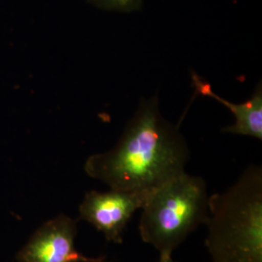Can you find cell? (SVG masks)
<instances>
[{
  "instance_id": "cell-1",
  "label": "cell",
  "mask_w": 262,
  "mask_h": 262,
  "mask_svg": "<svg viewBox=\"0 0 262 262\" xmlns=\"http://www.w3.org/2000/svg\"><path fill=\"white\" fill-rule=\"evenodd\" d=\"M189 158L187 141L162 116L155 95L141 99L117 144L89 157L84 169L113 189L151 190L184 172Z\"/></svg>"
},
{
  "instance_id": "cell-2",
  "label": "cell",
  "mask_w": 262,
  "mask_h": 262,
  "mask_svg": "<svg viewBox=\"0 0 262 262\" xmlns=\"http://www.w3.org/2000/svg\"><path fill=\"white\" fill-rule=\"evenodd\" d=\"M205 240L212 262H262V168L250 165L209 196Z\"/></svg>"
},
{
  "instance_id": "cell-3",
  "label": "cell",
  "mask_w": 262,
  "mask_h": 262,
  "mask_svg": "<svg viewBox=\"0 0 262 262\" xmlns=\"http://www.w3.org/2000/svg\"><path fill=\"white\" fill-rule=\"evenodd\" d=\"M206 182L186 171L151 189L141 209L139 234L159 253L173 252L201 225L209 213Z\"/></svg>"
},
{
  "instance_id": "cell-4",
  "label": "cell",
  "mask_w": 262,
  "mask_h": 262,
  "mask_svg": "<svg viewBox=\"0 0 262 262\" xmlns=\"http://www.w3.org/2000/svg\"><path fill=\"white\" fill-rule=\"evenodd\" d=\"M150 190L126 191L110 188L91 190L79 206L78 221L88 222L104 235L108 242L122 244L123 232L132 215L145 205Z\"/></svg>"
},
{
  "instance_id": "cell-5",
  "label": "cell",
  "mask_w": 262,
  "mask_h": 262,
  "mask_svg": "<svg viewBox=\"0 0 262 262\" xmlns=\"http://www.w3.org/2000/svg\"><path fill=\"white\" fill-rule=\"evenodd\" d=\"M78 220L64 214L41 225L16 254L17 262H110L107 256L89 257L76 250Z\"/></svg>"
},
{
  "instance_id": "cell-6",
  "label": "cell",
  "mask_w": 262,
  "mask_h": 262,
  "mask_svg": "<svg viewBox=\"0 0 262 262\" xmlns=\"http://www.w3.org/2000/svg\"><path fill=\"white\" fill-rule=\"evenodd\" d=\"M191 81L196 94L221 102L234 116V123L224 127L222 129L223 132L262 140L261 82L256 84L253 94L248 100L243 103H232L215 94L212 90L211 84L194 72L191 73Z\"/></svg>"
},
{
  "instance_id": "cell-7",
  "label": "cell",
  "mask_w": 262,
  "mask_h": 262,
  "mask_svg": "<svg viewBox=\"0 0 262 262\" xmlns=\"http://www.w3.org/2000/svg\"><path fill=\"white\" fill-rule=\"evenodd\" d=\"M91 4L99 9L118 12L131 13L139 11L143 4V0H88Z\"/></svg>"
},
{
  "instance_id": "cell-8",
  "label": "cell",
  "mask_w": 262,
  "mask_h": 262,
  "mask_svg": "<svg viewBox=\"0 0 262 262\" xmlns=\"http://www.w3.org/2000/svg\"><path fill=\"white\" fill-rule=\"evenodd\" d=\"M157 262H178L173 259L172 253H159V260Z\"/></svg>"
}]
</instances>
